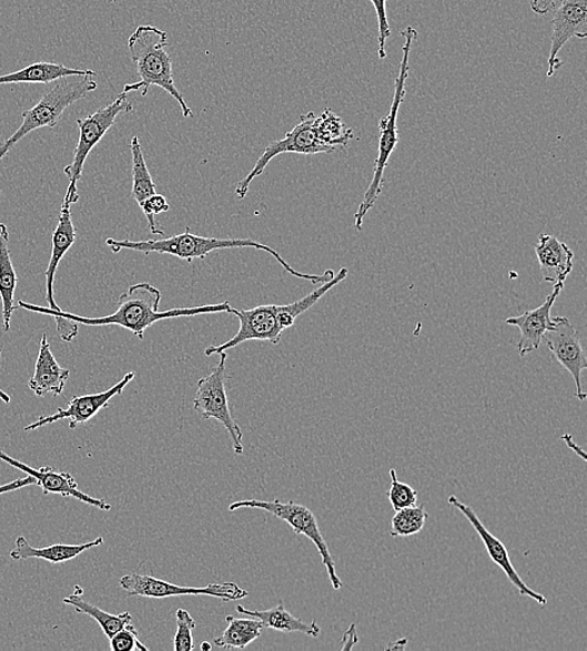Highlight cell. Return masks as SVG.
I'll use <instances>...</instances> for the list:
<instances>
[{
	"instance_id": "cell-26",
	"label": "cell",
	"mask_w": 587,
	"mask_h": 651,
	"mask_svg": "<svg viewBox=\"0 0 587 651\" xmlns=\"http://www.w3.org/2000/svg\"><path fill=\"white\" fill-rule=\"evenodd\" d=\"M65 606H71L74 608L78 614H85L93 618L98 624H100L103 633L107 638H112L114 634L119 633L121 629L125 625L132 624V616L130 611H124V613L119 616H113L107 613V611L91 604L83 599V596L80 594H72L71 597H67L63 599Z\"/></svg>"
},
{
	"instance_id": "cell-14",
	"label": "cell",
	"mask_w": 587,
	"mask_h": 651,
	"mask_svg": "<svg viewBox=\"0 0 587 651\" xmlns=\"http://www.w3.org/2000/svg\"><path fill=\"white\" fill-rule=\"evenodd\" d=\"M551 27V50L547 77H553L560 70L563 62L559 54L570 39H586L587 0H560V4L555 9Z\"/></svg>"
},
{
	"instance_id": "cell-16",
	"label": "cell",
	"mask_w": 587,
	"mask_h": 651,
	"mask_svg": "<svg viewBox=\"0 0 587 651\" xmlns=\"http://www.w3.org/2000/svg\"><path fill=\"white\" fill-rule=\"evenodd\" d=\"M0 461L11 465L13 468L32 476V478L36 479L37 485L41 486L44 495L58 494L64 498H74L78 501L91 505V507L102 511L112 510V505L109 502H105L102 499H94L90 497V495L81 491L70 472L58 471L53 468H49V466H44V468L41 469H34L31 468V466L13 459L12 456L7 455L4 451H0Z\"/></svg>"
},
{
	"instance_id": "cell-33",
	"label": "cell",
	"mask_w": 587,
	"mask_h": 651,
	"mask_svg": "<svg viewBox=\"0 0 587 651\" xmlns=\"http://www.w3.org/2000/svg\"><path fill=\"white\" fill-rule=\"evenodd\" d=\"M374 4L377 21H378V57L381 61H384L387 57L386 42L391 35V27L387 19V0H371Z\"/></svg>"
},
{
	"instance_id": "cell-15",
	"label": "cell",
	"mask_w": 587,
	"mask_h": 651,
	"mask_svg": "<svg viewBox=\"0 0 587 651\" xmlns=\"http://www.w3.org/2000/svg\"><path fill=\"white\" fill-rule=\"evenodd\" d=\"M447 502L452 505V507L456 508L459 512L464 513V517L467 519L469 523L473 525L474 529L477 531L479 538H482L488 557L496 563L497 567H500L505 572V576L508 580L512 581V584L517 589L518 592L523 597L532 598L533 600L539 602L540 606L547 604V599L539 594V592L528 588L526 582L518 576V572L513 566L510 556H508V551L504 546L502 540H498L496 537L493 536L490 531L485 528V525L482 520L478 519L477 513L472 507L468 505L459 501L454 495L447 499Z\"/></svg>"
},
{
	"instance_id": "cell-29",
	"label": "cell",
	"mask_w": 587,
	"mask_h": 651,
	"mask_svg": "<svg viewBox=\"0 0 587 651\" xmlns=\"http://www.w3.org/2000/svg\"><path fill=\"white\" fill-rule=\"evenodd\" d=\"M391 488L387 492V498L393 505L395 511L401 509L414 507L417 501L418 494L409 485L398 481L396 470H389Z\"/></svg>"
},
{
	"instance_id": "cell-34",
	"label": "cell",
	"mask_w": 587,
	"mask_h": 651,
	"mask_svg": "<svg viewBox=\"0 0 587 651\" xmlns=\"http://www.w3.org/2000/svg\"><path fill=\"white\" fill-rule=\"evenodd\" d=\"M57 324V333L65 343H72L73 339L78 336V332H80V327L74 321L67 319L61 316H52Z\"/></svg>"
},
{
	"instance_id": "cell-27",
	"label": "cell",
	"mask_w": 587,
	"mask_h": 651,
	"mask_svg": "<svg viewBox=\"0 0 587 651\" xmlns=\"http://www.w3.org/2000/svg\"><path fill=\"white\" fill-rule=\"evenodd\" d=\"M131 153L133 177L132 197L141 206L142 203L152 197L156 191L151 172L149 167H146L140 139L136 138V135H134L131 141Z\"/></svg>"
},
{
	"instance_id": "cell-10",
	"label": "cell",
	"mask_w": 587,
	"mask_h": 651,
	"mask_svg": "<svg viewBox=\"0 0 587 651\" xmlns=\"http://www.w3.org/2000/svg\"><path fill=\"white\" fill-rule=\"evenodd\" d=\"M220 362L213 372L198 384L193 406L194 410L201 414L203 420H217L229 431L233 451L237 455L243 454V441L241 427L234 421L229 397L226 393V363L227 353H221Z\"/></svg>"
},
{
	"instance_id": "cell-23",
	"label": "cell",
	"mask_w": 587,
	"mask_h": 651,
	"mask_svg": "<svg viewBox=\"0 0 587 651\" xmlns=\"http://www.w3.org/2000/svg\"><path fill=\"white\" fill-rule=\"evenodd\" d=\"M18 277L9 251V232L4 223H0V298H2V316L4 333L11 332V321L16 311L14 294Z\"/></svg>"
},
{
	"instance_id": "cell-36",
	"label": "cell",
	"mask_w": 587,
	"mask_h": 651,
	"mask_svg": "<svg viewBox=\"0 0 587 651\" xmlns=\"http://www.w3.org/2000/svg\"><path fill=\"white\" fill-rule=\"evenodd\" d=\"M37 485V481L32 476H27L24 479H18L9 484L0 486V495L13 492L26 488V486Z\"/></svg>"
},
{
	"instance_id": "cell-17",
	"label": "cell",
	"mask_w": 587,
	"mask_h": 651,
	"mask_svg": "<svg viewBox=\"0 0 587 651\" xmlns=\"http://www.w3.org/2000/svg\"><path fill=\"white\" fill-rule=\"evenodd\" d=\"M563 288L564 282L555 284L553 293L546 297L540 307L525 311L520 316L506 319L507 325L515 326L522 332L520 342L517 343V352L522 357L537 352L540 348L545 333L554 328L555 317L551 316V309Z\"/></svg>"
},
{
	"instance_id": "cell-21",
	"label": "cell",
	"mask_w": 587,
	"mask_h": 651,
	"mask_svg": "<svg viewBox=\"0 0 587 651\" xmlns=\"http://www.w3.org/2000/svg\"><path fill=\"white\" fill-rule=\"evenodd\" d=\"M103 538H97L93 541L81 543V546L54 543V546L47 548H34L23 536H19L16 540V547L9 553V557L14 561L42 559L52 563H63L80 557L84 551L103 546Z\"/></svg>"
},
{
	"instance_id": "cell-42",
	"label": "cell",
	"mask_w": 587,
	"mask_h": 651,
	"mask_svg": "<svg viewBox=\"0 0 587 651\" xmlns=\"http://www.w3.org/2000/svg\"><path fill=\"white\" fill-rule=\"evenodd\" d=\"M0 196H2V191H0Z\"/></svg>"
},
{
	"instance_id": "cell-19",
	"label": "cell",
	"mask_w": 587,
	"mask_h": 651,
	"mask_svg": "<svg viewBox=\"0 0 587 651\" xmlns=\"http://www.w3.org/2000/svg\"><path fill=\"white\" fill-rule=\"evenodd\" d=\"M544 282L559 284L571 274L574 252L564 242L549 235H539V245L535 247Z\"/></svg>"
},
{
	"instance_id": "cell-38",
	"label": "cell",
	"mask_w": 587,
	"mask_h": 651,
	"mask_svg": "<svg viewBox=\"0 0 587 651\" xmlns=\"http://www.w3.org/2000/svg\"><path fill=\"white\" fill-rule=\"evenodd\" d=\"M561 440L574 450L575 454L579 455L583 461L587 460L586 452L584 451L583 447L576 445L573 439V435L565 434L561 436Z\"/></svg>"
},
{
	"instance_id": "cell-30",
	"label": "cell",
	"mask_w": 587,
	"mask_h": 651,
	"mask_svg": "<svg viewBox=\"0 0 587 651\" xmlns=\"http://www.w3.org/2000/svg\"><path fill=\"white\" fill-rule=\"evenodd\" d=\"M178 618V631L173 637V645L175 651H191L194 649L193 630L195 621L188 610L179 609L175 613Z\"/></svg>"
},
{
	"instance_id": "cell-24",
	"label": "cell",
	"mask_w": 587,
	"mask_h": 651,
	"mask_svg": "<svg viewBox=\"0 0 587 651\" xmlns=\"http://www.w3.org/2000/svg\"><path fill=\"white\" fill-rule=\"evenodd\" d=\"M72 75L95 77L97 73L91 70H73V68L58 63L38 62L23 68L21 71L0 75V85L21 83L48 84L61 80V78Z\"/></svg>"
},
{
	"instance_id": "cell-6",
	"label": "cell",
	"mask_w": 587,
	"mask_h": 651,
	"mask_svg": "<svg viewBox=\"0 0 587 651\" xmlns=\"http://www.w3.org/2000/svg\"><path fill=\"white\" fill-rule=\"evenodd\" d=\"M405 43L403 48V60L399 63L398 75L395 80V94L393 104H391L389 112L379 121V141H378V154L375 162L374 177L366 190L365 197L362 200L361 205L355 215V226L360 231L364 225V220L370 212L374 208L379 194L383 193L385 181L384 174L387 167L391 154L394 153L396 145L398 144V130H397V115L401 104H403L406 95V82L408 77V60L413 44L418 35L414 27H407L403 33Z\"/></svg>"
},
{
	"instance_id": "cell-22",
	"label": "cell",
	"mask_w": 587,
	"mask_h": 651,
	"mask_svg": "<svg viewBox=\"0 0 587 651\" xmlns=\"http://www.w3.org/2000/svg\"><path fill=\"white\" fill-rule=\"evenodd\" d=\"M237 613L256 618L261 621L264 629L277 630L281 633H302L312 638H318L321 634V628L317 625L316 620H313L310 624L303 623L301 619L290 614L285 604H283V600L279 602L277 607L264 611H252L239 606Z\"/></svg>"
},
{
	"instance_id": "cell-35",
	"label": "cell",
	"mask_w": 587,
	"mask_h": 651,
	"mask_svg": "<svg viewBox=\"0 0 587 651\" xmlns=\"http://www.w3.org/2000/svg\"><path fill=\"white\" fill-rule=\"evenodd\" d=\"M560 0H532V11L537 16H546L555 11Z\"/></svg>"
},
{
	"instance_id": "cell-43",
	"label": "cell",
	"mask_w": 587,
	"mask_h": 651,
	"mask_svg": "<svg viewBox=\"0 0 587 651\" xmlns=\"http://www.w3.org/2000/svg\"><path fill=\"white\" fill-rule=\"evenodd\" d=\"M111 2H117V0H111Z\"/></svg>"
},
{
	"instance_id": "cell-25",
	"label": "cell",
	"mask_w": 587,
	"mask_h": 651,
	"mask_svg": "<svg viewBox=\"0 0 587 651\" xmlns=\"http://www.w3.org/2000/svg\"><path fill=\"white\" fill-rule=\"evenodd\" d=\"M229 628L223 634L213 640V644L223 649H244L261 637L264 629L256 618L240 619L229 616Z\"/></svg>"
},
{
	"instance_id": "cell-39",
	"label": "cell",
	"mask_w": 587,
	"mask_h": 651,
	"mask_svg": "<svg viewBox=\"0 0 587 651\" xmlns=\"http://www.w3.org/2000/svg\"><path fill=\"white\" fill-rule=\"evenodd\" d=\"M0 357H2V349H0ZM0 401L4 403L6 405L11 404L12 398L8 394H6L2 388H0Z\"/></svg>"
},
{
	"instance_id": "cell-40",
	"label": "cell",
	"mask_w": 587,
	"mask_h": 651,
	"mask_svg": "<svg viewBox=\"0 0 587 651\" xmlns=\"http://www.w3.org/2000/svg\"><path fill=\"white\" fill-rule=\"evenodd\" d=\"M407 644V639H401L395 644L388 645L387 649H404Z\"/></svg>"
},
{
	"instance_id": "cell-1",
	"label": "cell",
	"mask_w": 587,
	"mask_h": 651,
	"mask_svg": "<svg viewBox=\"0 0 587 651\" xmlns=\"http://www.w3.org/2000/svg\"><path fill=\"white\" fill-rule=\"evenodd\" d=\"M162 299L161 291L146 282L132 285L121 295L119 299V309L114 314L90 318L77 316L65 311L51 309L37 305L27 304L26 301H19L18 307H21L29 313L42 314L48 316H61L67 319L74 321L78 325L85 326H120L133 333L140 339H144L145 329H149L155 323L162 319L191 317L209 314H231L232 306L229 303L217 305H205L191 308H173L169 311H160Z\"/></svg>"
},
{
	"instance_id": "cell-18",
	"label": "cell",
	"mask_w": 587,
	"mask_h": 651,
	"mask_svg": "<svg viewBox=\"0 0 587 651\" xmlns=\"http://www.w3.org/2000/svg\"><path fill=\"white\" fill-rule=\"evenodd\" d=\"M70 376L71 372L57 363L52 354L51 344H49L47 335L43 334L34 375L28 383L29 388L38 397H43L49 394L60 396L63 394Z\"/></svg>"
},
{
	"instance_id": "cell-11",
	"label": "cell",
	"mask_w": 587,
	"mask_h": 651,
	"mask_svg": "<svg viewBox=\"0 0 587 651\" xmlns=\"http://www.w3.org/2000/svg\"><path fill=\"white\" fill-rule=\"evenodd\" d=\"M120 587L129 597L164 599L181 596H208L223 601L242 600L249 597V591L241 589L234 582L210 584L208 587H179L169 581L149 576L129 574L120 580Z\"/></svg>"
},
{
	"instance_id": "cell-5",
	"label": "cell",
	"mask_w": 587,
	"mask_h": 651,
	"mask_svg": "<svg viewBox=\"0 0 587 651\" xmlns=\"http://www.w3.org/2000/svg\"><path fill=\"white\" fill-rule=\"evenodd\" d=\"M169 35L154 26H141L129 39L132 61L141 80L124 85V93L140 91L142 96L149 94L151 87H160L181 105L185 119L193 112L185 103L182 93L174 84L173 61L168 52Z\"/></svg>"
},
{
	"instance_id": "cell-3",
	"label": "cell",
	"mask_w": 587,
	"mask_h": 651,
	"mask_svg": "<svg viewBox=\"0 0 587 651\" xmlns=\"http://www.w3.org/2000/svg\"><path fill=\"white\" fill-rule=\"evenodd\" d=\"M348 276L346 267L341 268L336 276L320 288L313 291L306 297L290 305H262L252 309H231V314L236 315L240 319V329L229 342L205 348V356L227 353L229 349L237 347L247 342H269L279 345L282 333L295 325L296 319L305 314L306 311L315 306L330 289L334 288Z\"/></svg>"
},
{
	"instance_id": "cell-12",
	"label": "cell",
	"mask_w": 587,
	"mask_h": 651,
	"mask_svg": "<svg viewBox=\"0 0 587 651\" xmlns=\"http://www.w3.org/2000/svg\"><path fill=\"white\" fill-rule=\"evenodd\" d=\"M543 342L550 349L557 363L570 373L575 383V397L584 403L587 395L584 391L581 374L587 368V358L579 333L576 332L570 319L555 317V326L545 333Z\"/></svg>"
},
{
	"instance_id": "cell-8",
	"label": "cell",
	"mask_w": 587,
	"mask_h": 651,
	"mask_svg": "<svg viewBox=\"0 0 587 651\" xmlns=\"http://www.w3.org/2000/svg\"><path fill=\"white\" fill-rule=\"evenodd\" d=\"M132 110L133 105L129 100V94L122 92L109 105L102 106V109L84 116V119L77 120L78 129H80V140H78L72 163L64 169V174L70 180V184H68L62 207H72L74 203L80 201L78 182L82 179L88 155L103 140L107 132L113 128L119 115L130 113Z\"/></svg>"
},
{
	"instance_id": "cell-2",
	"label": "cell",
	"mask_w": 587,
	"mask_h": 651,
	"mask_svg": "<svg viewBox=\"0 0 587 651\" xmlns=\"http://www.w3.org/2000/svg\"><path fill=\"white\" fill-rule=\"evenodd\" d=\"M355 139L354 131L347 128L341 116L330 109L321 115L313 112L301 115L295 129L291 130L285 139L273 142L263 151L257 163L244 177L236 189V197L243 200L247 196L251 183L261 176L267 169L270 162L280 154H318L332 153L346 149L348 143Z\"/></svg>"
},
{
	"instance_id": "cell-32",
	"label": "cell",
	"mask_w": 587,
	"mask_h": 651,
	"mask_svg": "<svg viewBox=\"0 0 587 651\" xmlns=\"http://www.w3.org/2000/svg\"><path fill=\"white\" fill-rule=\"evenodd\" d=\"M140 207L143 211L146 220H149L150 230L153 233V235L163 236L164 231L156 226L154 216L161 215V213L170 211L168 199L162 196V194L155 193L152 197L144 201Z\"/></svg>"
},
{
	"instance_id": "cell-31",
	"label": "cell",
	"mask_w": 587,
	"mask_h": 651,
	"mask_svg": "<svg viewBox=\"0 0 587 651\" xmlns=\"http://www.w3.org/2000/svg\"><path fill=\"white\" fill-rule=\"evenodd\" d=\"M110 640L112 651H149V648L140 640L139 631L132 624L125 625Z\"/></svg>"
},
{
	"instance_id": "cell-9",
	"label": "cell",
	"mask_w": 587,
	"mask_h": 651,
	"mask_svg": "<svg viewBox=\"0 0 587 651\" xmlns=\"http://www.w3.org/2000/svg\"><path fill=\"white\" fill-rule=\"evenodd\" d=\"M242 509H259L267 511L290 525V527L297 533V536H305L310 539L317 548L322 563H324L332 587L336 591H340L344 587V582L341 581L337 576L335 560L332 558L327 542L322 537L317 519L313 512L303 507V505L287 501L282 502L279 499L273 501L262 500H243L236 501L230 505V511H237Z\"/></svg>"
},
{
	"instance_id": "cell-7",
	"label": "cell",
	"mask_w": 587,
	"mask_h": 651,
	"mask_svg": "<svg viewBox=\"0 0 587 651\" xmlns=\"http://www.w3.org/2000/svg\"><path fill=\"white\" fill-rule=\"evenodd\" d=\"M97 87L93 75H72L58 80L33 109L22 113L21 128L11 138L0 143V161L29 133L39 129H54L63 113L73 103L85 100L88 94L97 90Z\"/></svg>"
},
{
	"instance_id": "cell-20",
	"label": "cell",
	"mask_w": 587,
	"mask_h": 651,
	"mask_svg": "<svg viewBox=\"0 0 587 651\" xmlns=\"http://www.w3.org/2000/svg\"><path fill=\"white\" fill-rule=\"evenodd\" d=\"M77 238V230L72 221L71 207H62L60 220L53 233L52 256L49 260V265L45 271V299L49 308L60 311V306L54 301V279L58 266L67 255V252L74 245Z\"/></svg>"
},
{
	"instance_id": "cell-28",
	"label": "cell",
	"mask_w": 587,
	"mask_h": 651,
	"mask_svg": "<svg viewBox=\"0 0 587 651\" xmlns=\"http://www.w3.org/2000/svg\"><path fill=\"white\" fill-rule=\"evenodd\" d=\"M428 519V512L424 505L419 507H409L396 511L393 522H391V537L407 538L416 536L425 528Z\"/></svg>"
},
{
	"instance_id": "cell-4",
	"label": "cell",
	"mask_w": 587,
	"mask_h": 651,
	"mask_svg": "<svg viewBox=\"0 0 587 651\" xmlns=\"http://www.w3.org/2000/svg\"><path fill=\"white\" fill-rule=\"evenodd\" d=\"M107 246H109L113 254H120L123 250H130L135 252H142V254H161L171 255L192 262L193 260H204L211 252L230 248H256L260 251L267 252L272 257H275L279 264L285 268L290 275L301 279L310 281L311 284H325V282L334 278L336 272L334 269H327L324 275H308L302 274L296 269H293L285 260H283L279 252L271 248L270 246L263 245L257 241L253 240H241V238H210L193 235L190 228L185 230L181 235L173 236L163 240H149V241H117L113 238H107Z\"/></svg>"
},
{
	"instance_id": "cell-41",
	"label": "cell",
	"mask_w": 587,
	"mask_h": 651,
	"mask_svg": "<svg viewBox=\"0 0 587 651\" xmlns=\"http://www.w3.org/2000/svg\"><path fill=\"white\" fill-rule=\"evenodd\" d=\"M201 649L203 651H210L212 649V644H210L209 641H203V643L201 644Z\"/></svg>"
},
{
	"instance_id": "cell-13",
	"label": "cell",
	"mask_w": 587,
	"mask_h": 651,
	"mask_svg": "<svg viewBox=\"0 0 587 651\" xmlns=\"http://www.w3.org/2000/svg\"><path fill=\"white\" fill-rule=\"evenodd\" d=\"M135 373L126 374L119 384H115L110 390L83 396H75L68 403L67 409H58L55 414L49 416H41L39 419L24 427L26 433H32L45 425H51L62 420H70V429L75 430L78 425L85 424L93 419V417L107 409L114 396L123 393L126 385L134 380Z\"/></svg>"
},
{
	"instance_id": "cell-37",
	"label": "cell",
	"mask_w": 587,
	"mask_h": 651,
	"mask_svg": "<svg viewBox=\"0 0 587 651\" xmlns=\"http://www.w3.org/2000/svg\"><path fill=\"white\" fill-rule=\"evenodd\" d=\"M358 643V635L355 624H351L348 630L346 631L344 638H342V643L340 649L342 651H347L354 648Z\"/></svg>"
}]
</instances>
